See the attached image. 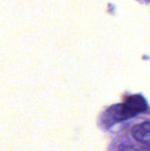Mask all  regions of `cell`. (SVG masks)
Masks as SVG:
<instances>
[{"instance_id": "cell-1", "label": "cell", "mask_w": 150, "mask_h": 151, "mask_svg": "<svg viewBox=\"0 0 150 151\" xmlns=\"http://www.w3.org/2000/svg\"><path fill=\"white\" fill-rule=\"evenodd\" d=\"M133 135L139 142L150 148V123L143 122L133 128Z\"/></svg>"}, {"instance_id": "cell-2", "label": "cell", "mask_w": 150, "mask_h": 151, "mask_svg": "<svg viewBox=\"0 0 150 151\" xmlns=\"http://www.w3.org/2000/svg\"><path fill=\"white\" fill-rule=\"evenodd\" d=\"M124 104H126L130 110L134 111L136 114L144 112L148 110V104L144 97L141 95H133L128 96Z\"/></svg>"}]
</instances>
